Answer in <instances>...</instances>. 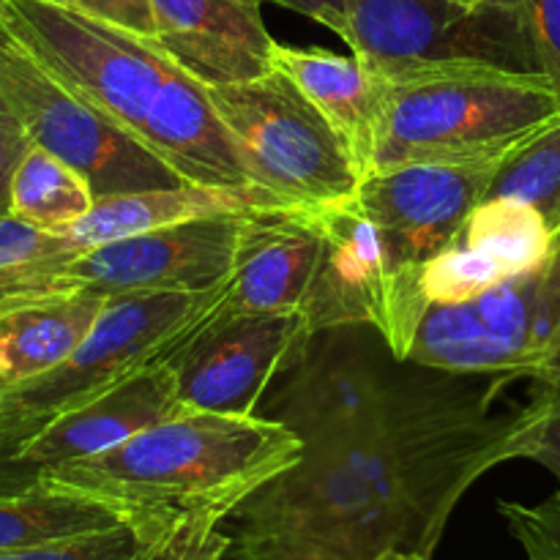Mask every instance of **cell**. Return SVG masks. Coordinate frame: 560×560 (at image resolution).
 <instances>
[{
    "mask_svg": "<svg viewBox=\"0 0 560 560\" xmlns=\"http://www.w3.org/2000/svg\"><path fill=\"white\" fill-rule=\"evenodd\" d=\"M463 5H481V3H490V0H457Z\"/></svg>",
    "mask_w": 560,
    "mask_h": 560,
    "instance_id": "cell-36",
    "label": "cell"
},
{
    "mask_svg": "<svg viewBox=\"0 0 560 560\" xmlns=\"http://www.w3.org/2000/svg\"><path fill=\"white\" fill-rule=\"evenodd\" d=\"M345 42L392 85L457 63L541 74L517 0H348Z\"/></svg>",
    "mask_w": 560,
    "mask_h": 560,
    "instance_id": "cell-7",
    "label": "cell"
},
{
    "mask_svg": "<svg viewBox=\"0 0 560 560\" xmlns=\"http://www.w3.org/2000/svg\"><path fill=\"white\" fill-rule=\"evenodd\" d=\"M52 3L69 5L96 20L156 38V16H153L151 0H52Z\"/></svg>",
    "mask_w": 560,
    "mask_h": 560,
    "instance_id": "cell-31",
    "label": "cell"
},
{
    "mask_svg": "<svg viewBox=\"0 0 560 560\" xmlns=\"http://www.w3.org/2000/svg\"><path fill=\"white\" fill-rule=\"evenodd\" d=\"M31 441V432L11 416L0 413V498L31 490L42 481L44 470L20 457V448Z\"/></svg>",
    "mask_w": 560,
    "mask_h": 560,
    "instance_id": "cell-30",
    "label": "cell"
},
{
    "mask_svg": "<svg viewBox=\"0 0 560 560\" xmlns=\"http://www.w3.org/2000/svg\"><path fill=\"white\" fill-rule=\"evenodd\" d=\"M525 377L539 386H560V230L550 255L534 268L530 299V353Z\"/></svg>",
    "mask_w": 560,
    "mask_h": 560,
    "instance_id": "cell-24",
    "label": "cell"
},
{
    "mask_svg": "<svg viewBox=\"0 0 560 560\" xmlns=\"http://www.w3.org/2000/svg\"><path fill=\"white\" fill-rule=\"evenodd\" d=\"M383 560H430V556H421V552H394V556H386Z\"/></svg>",
    "mask_w": 560,
    "mask_h": 560,
    "instance_id": "cell-34",
    "label": "cell"
},
{
    "mask_svg": "<svg viewBox=\"0 0 560 560\" xmlns=\"http://www.w3.org/2000/svg\"><path fill=\"white\" fill-rule=\"evenodd\" d=\"M556 233L539 211L517 197H487L457 238L424 262L419 293L427 306L459 304L506 279L528 273L550 255Z\"/></svg>",
    "mask_w": 560,
    "mask_h": 560,
    "instance_id": "cell-14",
    "label": "cell"
},
{
    "mask_svg": "<svg viewBox=\"0 0 560 560\" xmlns=\"http://www.w3.org/2000/svg\"><path fill=\"white\" fill-rule=\"evenodd\" d=\"M277 208L290 206L262 186L178 184L167 189L98 197L91 211L77 219L71 228L60 230V235L77 252H85L107 241L151 233V230L173 228V224L195 222V219L277 211Z\"/></svg>",
    "mask_w": 560,
    "mask_h": 560,
    "instance_id": "cell-19",
    "label": "cell"
},
{
    "mask_svg": "<svg viewBox=\"0 0 560 560\" xmlns=\"http://www.w3.org/2000/svg\"><path fill=\"white\" fill-rule=\"evenodd\" d=\"M148 545L129 525H115L98 534L71 536V539L47 541L25 550L3 552L0 560H140Z\"/></svg>",
    "mask_w": 560,
    "mask_h": 560,
    "instance_id": "cell-25",
    "label": "cell"
},
{
    "mask_svg": "<svg viewBox=\"0 0 560 560\" xmlns=\"http://www.w3.org/2000/svg\"><path fill=\"white\" fill-rule=\"evenodd\" d=\"M558 115L560 93L545 74L476 63L421 71L392 85L372 170L495 162Z\"/></svg>",
    "mask_w": 560,
    "mask_h": 560,
    "instance_id": "cell-4",
    "label": "cell"
},
{
    "mask_svg": "<svg viewBox=\"0 0 560 560\" xmlns=\"http://www.w3.org/2000/svg\"><path fill=\"white\" fill-rule=\"evenodd\" d=\"M372 326H334L310 331L282 372L277 413L304 448L326 446L381 424L383 419L419 397L441 372L394 375L388 342H370Z\"/></svg>",
    "mask_w": 560,
    "mask_h": 560,
    "instance_id": "cell-8",
    "label": "cell"
},
{
    "mask_svg": "<svg viewBox=\"0 0 560 560\" xmlns=\"http://www.w3.org/2000/svg\"><path fill=\"white\" fill-rule=\"evenodd\" d=\"M156 42L197 82L235 85L273 69L260 0H151Z\"/></svg>",
    "mask_w": 560,
    "mask_h": 560,
    "instance_id": "cell-15",
    "label": "cell"
},
{
    "mask_svg": "<svg viewBox=\"0 0 560 560\" xmlns=\"http://www.w3.org/2000/svg\"><path fill=\"white\" fill-rule=\"evenodd\" d=\"M498 164L501 159L372 170L359 180L353 200L377 224L399 266L419 279L424 262L457 238L485 200Z\"/></svg>",
    "mask_w": 560,
    "mask_h": 560,
    "instance_id": "cell-13",
    "label": "cell"
},
{
    "mask_svg": "<svg viewBox=\"0 0 560 560\" xmlns=\"http://www.w3.org/2000/svg\"><path fill=\"white\" fill-rule=\"evenodd\" d=\"M0 386H5V355L0 350Z\"/></svg>",
    "mask_w": 560,
    "mask_h": 560,
    "instance_id": "cell-35",
    "label": "cell"
},
{
    "mask_svg": "<svg viewBox=\"0 0 560 560\" xmlns=\"http://www.w3.org/2000/svg\"><path fill=\"white\" fill-rule=\"evenodd\" d=\"M93 202L96 195L91 184L63 159L52 156L44 148L31 145L16 164L9 213L22 222L60 233L85 217Z\"/></svg>",
    "mask_w": 560,
    "mask_h": 560,
    "instance_id": "cell-22",
    "label": "cell"
},
{
    "mask_svg": "<svg viewBox=\"0 0 560 560\" xmlns=\"http://www.w3.org/2000/svg\"><path fill=\"white\" fill-rule=\"evenodd\" d=\"M260 3H266V0H260Z\"/></svg>",
    "mask_w": 560,
    "mask_h": 560,
    "instance_id": "cell-38",
    "label": "cell"
},
{
    "mask_svg": "<svg viewBox=\"0 0 560 560\" xmlns=\"http://www.w3.org/2000/svg\"><path fill=\"white\" fill-rule=\"evenodd\" d=\"M536 63L560 93V0H517Z\"/></svg>",
    "mask_w": 560,
    "mask_h": 560,
    "instance_id": "cell-29",
    "label": "cell"
},
{
    "mask_svg": "<svg viewBox=\"0 0 560 560\" xmlns=\"http://www.w3.org/2000/svg\"><path fill=\"white\" fill-rule=\"evenodd\" d=\"M517 459H534L550 470L560 485V386H539L534 399L523 405Z\"/></svg>",
    "mask_w": 560,
    "mask_h": 560,
    "instance_id": "cell-26",
    "label": "cell"
},
{
    "mask_svg": "<svg viewBox=\"0 0 560 560\" xmlns=\"http://www.w3.org/2000/svg\"><path fill=\"white\" fill-rule=\"evenodd\" d=\"M224 304V301H222ZM310 337L304 312H222L170 359L184 410L255 416L262 394Z\"/></svg>",
    "mask_w": 560,
    "mask_h": 560,
    "instance_id": "cell-12",
    "label": "cell"
},
{
    "mask_svg": "<svg viewBox=\"0 0 560 560\" xmlns=\"http://www.w3.org/2000/svg\"><path fill=\"white\" fill-rule=\"evenodd\" d=\"M268 3H279L284 9L299 11V14L320 22V25H326L328 31L342 38L348 33V0H268Z\"/></svg>",
    "mask_w": 560,
    "mask_h": 560,
    "instance_id": "cell-33",
    "label": "cell"
},
{
    "mask_svg": "<svg viewBox=\"0 0 560 560\" xmlns=\"http://www.w3.org/2000/svg\"><path fill=\"white\" fill-rule=\"evenodd\" d=\"M228 534L217 520H197L186 523L159 539L145 550L140 560H224L228 552Z\"/></svg>",
    "mask_w": 560,
    "mask_h": 560,
    "instance_id": "cell-28",
    "label": "cell"
},
{
    "mask_svg": "<svg viewBox=\"0 0 560 560\" xmlns=\"http://www.w3.org/2000/svg\"><path fill=\"white\" fill-rule=\"evenodd\" d=\"M0 115H11L9 104H5V98H3V96H0Z\"/></svg>",
    "mask_w": 560,
    "mask_h": 560,
    "instance_id": "cell-37",
    "label": "cell"
},
{
    "mask_svg": "<svg viewBox=\"0 0 560 560\" xmlns=\"http://www.w3.org/2000/svg\"><path fill=\"white\" fill-rule=\"evenodd\" d=\"M31 137L22 129L14 115H0V217L9 213L11 202V180H14L16 164L31 148Z\"/></svg>",
    "mask_w": 560,
    "mask_h": 560,
    "instance_id": "cell-32",
    "label": "cell"
},
{
    "mask_svg": "<svg viewBox=\"0 0 560 560\" xmlns=\"http://www.w3.org/2000/svg\"><path fill=\"white\" fill-rule=\"evenodd\" d=\"M323 233L320 260L304 301L310 331L372 326L399 361H408L427 304L419 279L405 271L377 224L353 195L315 208Z\"/></svg>",
    "mask_w": 560,
    "mask_h": 560,
    "instance_id": "cell-11",
    "label": "cell"
},
{
    "mask_svg": "<svg viewBox=\"0 0 560 560\" xmlns=\"http://www.w3.org/2000/svg\"><path fill=\"white\" fill-rule=\"evenodd\" d=\"M0 27L189 184L257 186L202 82L162 44L52 0H0Z\"/></svg>",
    "mask_w": 560,
    "mask_h": 560,
    "instance_id": "cell-2",
    "label": "cell"
},
{
    "mask_svg": "<svg viewBox=\"0 0 560 560\" xmlns=\"http://www.w3.org/2000/svg\"><path fill=\"white\" fill-rule=\"evenodd\" d=\"M107 295H44L0 312V350L5 355V386L31 381L63 364L88 337Z\"/></svg>",
    "mask_w": 560,
    "mask_h": 560,
    "instance_id": "cell-20",
    "label": "cell"
},
{
    "mask_svg": "<svg viewBox=\"0 0 560 560\" xmlns=\"http://www.w3.org/2000/svg\"><path fill=\"white\" fill-rule=\"evenodd\" d=\"M441 372L370 430L304 448L222 523L224 560H383L432 556L465 492L517 459L523 408L495 413L506 377Z\"/></svg>",
    "mask_w": 560,
    "mask_h": 560,
    "instance_id": "cell-1",
    "label": "cell"
},
{
    "mask_svg": "<svg viewBox=\"0 0 560 560\" xmlns=\"http://www.w3.org/2000/svg\"><path fill=\"white\" fill-rule=\"evenodd\" d=\"M498 512L528 560H560V492L534 506L501 503Z\"/></svg>",
    "mask_w": 560,
    "mask_h": 560,
    "instance_id": "cell-27",
    "label": "cell"
},
{
    "mask_svg": "<svg viewBox=\"0 0 560 560\" xmlns=\"http://www.w3.org/2000/svg\"><path fill=\"white\" fill-rule=\"evenodd\" d=\"M320 246L315 208L249 213L222 312H301L315 279Z\"/></svg>",
    "mask_w": 560,
    "mask_h": 560,
    "instance_id": "cell-16",
    "label": "cell"
},
{
    "mask_svg": "<svg viewBox=\"0 0 560 560\" xmlns=\"http://www.w3.org/2000/svg\"><path fill=\"white\" fill-rule=\"evenodd\" d=\"M246 173L290 208L350 197L361 173L315 104L284 71L206 88Z\"/></svg>",
    "mask_w": 560,
    "mask_h": 560,
    "instance_id": "cell-6",
    "label": "cell"
},
{
    "mask_svg": "<svg viewBox=\"0 0 560 560\" xmlns=\"http://www.w3.org/2000/svg\"><path fill=\"white\" fill-rule=\"evenodd\" d=\"M224 288L202 293L109 295L74 353L44 375L0 386V413L31 438L58 416L113 392L148 366L173 359L224 301Z\"/></svg>",
    "mask_w": 560,
    "mask_h": 560,
    "instance_id": "cell-5",
    "label": "cell"
},
{
    "mask_svg": "<svg viewBox=\"0 0 560 560\" xmlns=\"http://www.w3.org/2000/svg\"><path fill=\"white\" fill-rule=\"evenodd\" d=\"M178 377L170 361L137 372L113 392L49 421L20 448L42 470L118 448L142 430L180 413Z\"/></svg>",
    "mask_w": 560,
    "mask_h": 560,
    "instance_id": "cell-17",
    "label": "cell"
},
{
    "mask_svg": "<svg viewBox=\"0 0 560 560\" xmlns=\"http://www.w3.org/2000/svg\"><path fill=\"white\" fill-rule=\"evenodd\" d=\"M487 197H517L560 230V115L501 159ZM485 197V200H487Z\"/></svg>",
    "mask_w": 560,
    "mask_h": 560,
    "instance_id": "cell-23",
    "label": "cell"
},
{
    "mask_svg": "<svg viewBox=\"0 0 560 560\" xmlns=\"http://www.w3.org/2000/svg\"><path fill=\"white\" fill-rule=\"evenodd\" d=\"M0 96L33 145L63 159L91 184L93 195L167 189L189 184L156 153L126 135L107 115L60 85L0 27Z\"/></svg>",
    "mask_w": 560,
    "mask_h": 560,
    "instance_id": "cell-10",
    "label": "cell"
},
{
    "mask_svg": "<svg viewBox=\"0 0 560 560\" xmlns=\"http://www.w3.org/2000/svg\"><path fill=\"white\" fill-rule=\"evenodd\" d=\"M246 217L249 213L195 219L98 244L33 282L0 290V312L77 290L109 299L126 293H202L224 288L233 273Z\"/></svg>",
    "mask_w": 560,
    "mask_h": 560,
    "instance_id": "cell-9",
    "label": "cell"
},
{
    "mask_svg": "<svg viewBox=\"0 0 560 560\" xmlns=\"http://www.w3.org/2000/svg\"><path fill=\"white\" fill-rule=\"evenodd\" d=\"M301 452L304 443L271 416L180 410L118 448L42 476L109 506L151 547L186 523H224Z\"/></svg>",
    "mask_w": 560,
    "mask_h": 560,
    "instance_id": "cell-3",
    "label": "cell"
},
{
    "mask_svg": "<svg viewBox=\"0 0 560 560\" xmlns=\"http://www.w3.org/2000/svg\"><path fill=\"white\" fill-rule=\"evenodd\" d=\"M273 69L284 71L331 124L364 178L375 164L392 82L353 52L337 55L331 49L288 47L279 42L273 44Z\"/></svg>",
    "mask_w": 560,
    "mask_h": 560,
    "instance_id": "cell-18",
    "label": "cell"
},
{
    "mask_svg": "<svg viewBox=\"0 0 560 560\" xmlns=\"http://www.w3.org/2000/svg\"><path fill=\"white\" fill-rule=\"evenodd\" d=\"M115 525H124V520L113 509L42 476L31 490L0 498V556Z\"/></svg>",
    "mask_w": 560,
    "mask_h": 560,
    "instance_id": "cell-21",
    "label": "cell"
}]
</instances>
